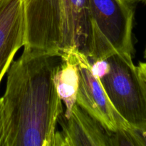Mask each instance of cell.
<instances>
[{
  "label": "cell",
  "instance_id": "6da1fadb",
  "mask_svg": "<svg viewBox=\"0 0 146 146\" xmlns=\"http://www.w3.org/2000/svg\"><path fill=\"white\" fill-rule=\"evenodd\" d=\"M60 56L24 48L7 71L2 101L4 146H54L64 113L55 75Z\"/></svg>",
  "mask_w": 146,
  "mask_h": 146
},
{
  "label": "cell",
  "instance_id": "7a4b0ae2",
  "mask_svg": "<svg viewBox=\"0 0 146 146\" xmlns=\"http://www.w3.org/2000/svg\"><path fill=\"white\" fill-rule=\"evenodd\" d=\"M135 0H88L90 61L106 59L116 53L132 55Z\"/></svg>",
  "mask_w": 146,
  "mask_h": 146
},
{
  "label": "cell",
  "instance_id": "3957f363",
  "mask_svg": "<svg viewBox=\"0 0 146 146\" xmlns=\"http://www.w3.org/2000/svg\"><path fill=\"white\" fill-rule=\"evenodd\" d=\"M110 70L100 78L119 115L135 128H146V91L132 55L116 53L107 58Z\"/></svg>",
  "mask_w": 146,
  "mask_h": 146
},
{
  "label": "cell",
  "instance_id": "277c9868",
  "mask_svg": "<svg viewBox=\"0 0 146 146\" xmlns=\"http://www.w3.org/2000/svg\"><path fill=\"white\" fill-rule=\"evenodd\" d=\"M24 48L61 56L66 0H22Z\"/></svg>",
  "mask_w": 146,
  "mask_h": 146
},
{
  "label": "cell",
  "instance_id": "5b68a950",
  "mask_svg": "<svg viewBox=\"0 0 146 146\" xmlns=\"http://www.w3.org/2000/svg\"><path fill=\"white\" fill-rule=\"evenodd\" d=\"M71 51L79 75L76 104L111 132L128 128L130 125L113 106L101 80L93 73L89 58L78 50Z\"/></svg>",
  "mask_w": 146,
  "mask_h": 146
},
{
  "label": "cell",
  "instance_id": "8992f818",
  "mask_svg": "<svg viewBox=\"0 0 146 146\" xmlns=\"http://www.w3.org/2000/svg\"><path fill=\"white\" fill-rule=\"evenodd\" d=\"M58 123L62 130L55 135L54 146H111V132L78 104L68 118L61 114Z\"/></svg>",
  "mask_w": 146,
  "mask_h": 146
},
{
  "label": "cell",
  "instance_id": "52a82bcc",
  "mask_svg": "<svg viewBox=\"0 0 146 146\" xmlns=\"http://www.w3.org/2000/svg\"><path fill=\"white\" fill-rule=\"evenodd\" d=\"M24 36L22 0H0V84L24 46Z\"/></svg>",
  "mask_w": 146,
  "mask_h": 146
},
{
  "label": "cell",
  "instance_id": "ba28073f",
  "mask_svg": "<svg viewBox=\"0 0 146 146\" xmlns=\"http://www.w3.org/2000/svg\"><path fill=\"white\" fill-rule=\"evenodd\" d=\"M90 38L91 16L88 0H66L62 28L61 54L78 50L87 56Z\"/></svg>",
  "mask_w": 146,
  "mask_h": 146
},
{
  "label": "cell",
  "instance_id": "9c48e42d",
  "mask_svg": "<svg viewBox=\"0 0 146 146\" xmlns=\"http://www.w3.org/2000/svg\"><path fill=\"white\" fill-rule=\"evenodd\" d=\"M61 58V64L55 75V84L57 93L66 106L64 116L68 118L76 104L79 75L72 51L62 53Z\"/></svg>",
  "mask_w": 146,
  "mask_h": 146
},
{
  "label": "cell",
  "instance_id": "30bf717a",
  "mask_svg": "<svg viewBox=\"0 0 146 146\" xmlns=\"http://www.w3.org/2000/svg\"><path fill=\"white\" fill-rule=\"evenodd\" d=\"M92 71L96 76L101 78L106 75L110 70V65L107 58L91 61Z\"/></svg>",
  "mask_w": 146,
  "mask_h": 146
},
{
  "label": "cell",
  "instance_id": "8fae6325",
  "mask_svg": "<svg viewBox=\"0 0 146 146\" xmlns=\"http://www.w3.org/2000/svg\"><path fill=\"white\" fill-rule=\"evenodd\" d=\"M131 131L137 146H146V128H135L131 125Z\"/></svg>",
  "mask_w": 146,
  "mask_h": 146
},
{
  "label": "cell",
  "instance_id": "7c38bea8",
  "mask_svg": "<svg viewBox=\"0 0 146 146\" xmlns=\"http://www.w3.org/2000/svg\"><path fill=\"white\" fill-rule=\"evenodd\" d=\"M137 69H138V74L142 80V82L146 91V61L145 62H139L138 65L137 66Z\"/></svg>",
  "mask_w": 146,
  "mask_h": 146
},
{
  "label": "cell",
  "instance_id": "4fadbf2b",
  "mask_svg": "<svg viewBox=\"0 0 146 146\" xmlns=\"http://www.w3.org/2000/svg\"><path fill=\"white\" fill-rule=\"evenodd\" d=\"M4 119H3V110H2V101L0 98V146H4Z\"/></svg>",
  "mask_w": 146,
  "mask_h": 146
},
{
  "label": "cell",
  "instance_id": "5bb4252c",
  "mask_svg": "<svg viewBox=\"0 0 146 146\" xmlns=\"http://www.w3.org/2000/svg\"><path fill=\"white\" fill-rule=\"evenodd\" d=\"M144 58H145V59L146 60V46H145V51H144Z\"/></svg>",
  "mask_w": 146,
  "mask_h": 146
},
{
  "label": "cell",
  "instance_id": "9a60e30c",
  "mask_svg": "<svg viewBox=\"0 0 146 146\" xmlns=\"http://www.w3.org/2000/svg\"><path fill=\"white\" fill-rule=\"evenodd\" d=\"M142 1H143V2H145V4H146V0H142Z\"/></svg>",
  "mask_w": 146,
  "mask_h": 146
}]
</instances>
